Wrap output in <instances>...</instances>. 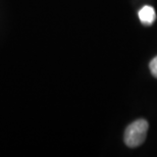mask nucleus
Segmentation results:
<instances>
[{
    "label": "nucleus",
    "mask_w": 157,
    "mask_h": 157,
    "mask_svg": "<svg viewBox=\"0 0 157 157\" xmlns=\"http://www.w3.org/2000/svg\"><path fill=\"white\" fill-rule=\"evenodd\" d=\"M139 18L144 25L150 26L154 23V21L156 20V13L155 10L152 6L145 5L144 7H142L139 11Z\"/></svg>",
    "instance_id": "f03ea898"
},
{
    "label": "nucleus",
    "mask_w": 157,
    "mask_h": 157,
    "mask_svg": "<svg viewBox=\"0 0 157 157\" xmlns=\"http://www.w3.org/2000/svg\"><path fill=\"white\" fill-rule=\"evenodd\" d=\"M149 67H150V71H151V74L153 75V77H155L157 78V56H155V57L152 59Z\"/></svg>",
    "instance_id": "7ed1b4c3"
},
{
    "label": "nucleus",
    "mask_w": 157,
    "mask_h": 157,
    "mask_svg": "<svg viewBox=\"0 0 157 157\" xmlns=\"http://www.w3.org/2000/svg\"><path fill=\"white\" fill-rule=\"evenodd\" d=\"M149 124L146 119H137L128 124L124 131V140L125 145L130 148H135L142 145L146 139Z\"/></svg>",
    "instance_id": "f257e3e1"
}]
</instances>
